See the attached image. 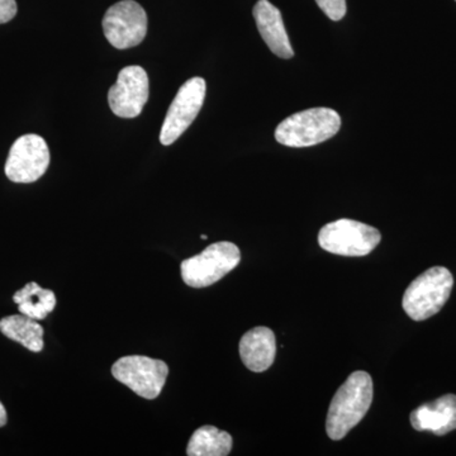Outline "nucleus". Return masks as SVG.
Masks as SVG:
<instances>
[{
    "instance_id": "nucleus-1",
    "label": "nucleus",
    "mask_w": 456,
    "mask_h": 456,
    "mask_svg": "<svg viewBox=\"0 0 456 456\" xmlns=\"http://www.w3.org/2000/svg\"><path fill=\"white\" fill-rule=\"evenodd\" d=\"M373 380L365 371H355L336 392L327 413L326 431L338 441L367 415L373 402Z\"/></svg>"
},
{
    "instance_id": "nucleus-2",
    "label": "nucleus",
    "mask_w": 456,
    "mask_h": 456,
    "mask_svg": "<svg viewBox=\"0 0 456 456\" xmlns=\"http://www.w3.org/2000/svg\"><path fill=\"white\" fill-rule=\"evenodd\" d=\"M341 127L338 113L320 107L294 113L275 130V139L288 147H310L334 137Z\"/></svg>"
},
{
    "instance_id": "nucleus-3",
    "label": "nucleus",
    "mask_w": 456,
    "mask_h": 456,
    "mask_svg": "<svg viewBox=\"0 0 456 456\" xmlns=\"http://www.w3.org/2000/svg\"><path fill=\"white\" fill-rule=\"evenodd\" d=\"M454 278L448 269L434 266L412 281L404 292L403 310L415 321L439 314L452 294Z\"/></svg>"
},
{
    "instance_id": "nucleus-4",
    "label": "nucleus",
    "mask_w": 456,
    "mask_h": 456,
    "mask_svg": "<svg viewBox=\"0 0 456 456\" xmlns=\"http://www.w3.org/2000/svg\"><path fill=\"white\" fill-rule=\"evenodd\" d=\"M241 261V253L232 242L209 245L203 253L189 257L180 265L183 281L191 288H206L217 283Z\"/></svg>"
},
{
    "instance_id": "nucleus-5",
    "label": "nucleus",
    "mask_w": 456,
    "mask_h": 456,
    "mask_svg": "<svg viewBox=\"0 0 456 456\" xmlns=\"http://www.w3.org/2000/svg\"><path fill=\"white\" fill-rule=\"evenodd\" d=\"M380 240L382 235L377 228L347 218L325 224L318 233V244L323 250L349 257L370 254Z\"/></svg>"
},
{
    "instance_id": "nucleus-6",
    "label": "nucleus",
    "mask_w": 456,
    "mask_h": 456,
    "mask_svg": "<svg viewBox=\"0 0 456 456\" xmlns=\"http://www.w3.org/2000/svg\"><path fill=\"white\" fill-rule=\"evenodd\" d=\"M112 374L140 397L155 399L163 391L169 367L163 360L131 355L117 360Z\"/></svg>"
},
{
    "instance_id": "nucleus-7",
    "label": "nucleus",
    "mask_w": 456,
    "mask_h": 456,
    "mask_svg": "<svg viewBox=\"0 0 456 456\" xmlns=\"http://www.w3.org/2000/svg\"><path fill=\"white\" fill-rule=\"evenodd\" d=\"M206 89V80L200 77H191L180 86L161 128L160 142L164 146L173 145L197 118L203 107Z\"/></svg>"
},
{
    "instance_id": "nucleus-8",
    "label": "nucleus",
    "mask_w": 456,
    "mask_h": 456,
    "mask_svg": "<svg viewBox=\"0 0 456 456\" xmlns=\"http://www.w3.org/2000/svg\"><path fill=\"white\" fill-rule=\"evenodd\" d=\"M103 31L113 47L127 50L145 40L147 14L134 0H122L108 9L103 18Z\"/></svg>"
},
{
    "instance_id": "nucleus-9",
    "label": "nucleus",
    "mask_w": 456,
    "mask_h": 456,
    "mask_svg": "<svg viewBox=\"0 0 456 456\" xmlns=\"http://www.w3.org/2000/svg\"><path fill=\"white\" fill-rule=\"evenodd\" d=\"M50 150L38 134H23L13 143L5 163V175L13 183L28 184L46 173Z\"/></svg>"
},
{
    "instance_id": "nucleus-10",
    "label": "nucleus",
    "mask_w": 456,
    "mask_h": 456,
    "mask_svg": "<svg viewBox=\"0 0 456 456\" xmlns=\"http://www.w3.org/2000/svg\"><path fill=\"white\" fill-rule=\"evenodd\" d=\"M150 84L145 69L127 66L118 74V79L108 93V103L116 116L134 118L140 116L149 101Z\"/></svg>"
},
{
    "instance_id": "nucleus-11",
    "label": "nucleus",
    "mask_w": 456,
    "mask_h": 456,
    "mask_svg": "<svg viewBox=\"0 0 456 456\" xmlns=\"http://www.w3.org/2000/svg\"><path fill=\"white\" fill-rule=\"evenodd\" d=\"M257 29L270 51L281 59H292L294 50L285 31L281 11L269 0H259L254 7Z\"/></svg>"
},
{
    "instance_id": "nucleus-12",
    "label": "nucleus",
    "mask_w": 456,
    "mask_h": 456,
    "mask_svg": "<svg viewBox=\"0 0 456 456\" xmlns=\"http://www.w3.org/2000/svg\"><path fill=\"white\" fill-rule=\"evenodd\" d=\"M411 425L417 431H430L437 436L456 430V395H443L416 408L411 413Z\"/></svg>"
},
{
    "instance_id": "nucleus-13",
    "label": "nucleus",
    "mask_w": 456,
    "mask_h": 456,
    "mask_svg": "<svg viewBox=\"0 0 456 456\" xmlns=\"http://www.w3.org/2000/svg\"><path fill=\"white\" fill-rule=\"evenodd\" d=\"M277 355L275 335L268 327H255L240 341V356L248 370L263 373L268 370Z\"/></svg>"
},
{
    "instance_id": "nucleus-14",
    "label": "nucleus",
    "mask_w": 456,
    "mask_h": 456,
    "mask_svg": "<svg viewBox=\"0 0 456 456\" xmlns=\"http://www.w3.org/2000/svg\"><path fill=\"white\" fill-rule=\"evenodd\" d=\"M0 331L33 353H40L44 349V329L37 321L25 314L2 318Z\"/></svg>"
},
{
    "instance_id": "nucleus-15",
    "label": "nucleus",
    "mask_w": 456,
    "mask_h": 456,
    "mask_svg": "<svg viewBox=\"0 0 456 456\" xmlns=\"http://www.w3.org/2000/svg\"><path fill=\"white\" fill-rule=\"evenodd\" d=\"M14 303L22 314L33 320H45L56 307V296L53 290L44 289L31 281L13 296Z\"/></svg>"
},
{
    "instance_id": "nucleus-16",
    "label": "nucleus",
    "mask_w": 456,
    "mask_h": 456,
    "mask_svg": "<svg viewBox=\"0 0 456 456\" xmlns=\"http://www.w3.org/2000/svg\"><path fill=\"white\" fill-rule=\"evenodd\" d=\"M232 436L215 426H203L189 440V456H226L232 449Z\"/></svg>"
},
{
    "instance_id": "nucleus-17",
    "label": "nucleus",
    "mask_w": 456,
    "mask_h": 456,
    "mask_svg": "<svg viewBox=\"0 0 456 456\" xmlns=\"http://www.w3.org/2000/svg\"><path fill=\"white\" fill-rule=\"evenodd\" d=\"M318 7L330 20H341L346 14V0H316Z\"/></svg>"
},
{
    "instance_id": "nucleus-18",
    "label": "nucleus",
    "mask_w": 456,
    "mask_h": 456,
    "mask_svg": "<svg viewBox=\"0 0 456 456\" xmlns=\"http://www.w3.org/2000/svg\"><path fill=\"white\" fill-rule=\"evenodd\" d=\"M16 0H0V25L8 23L17 14Z\"/></svg>"
},
{
    "instance_id": "nucleus-19",
    "label": "nucleus",
    "mask_w": 456,
    "mask_h": 456,
    "mask_svg": "<svg viewBox=\"0 0 456 456\" xmlns=\"http://www.w3.org/2000/svg\"><path fill=\"white\" fill-rule=\"evenodd\" d=\"M8 421V416H7V410H5V407L3 406L2 402H0V428H3V426H5Z\"/></svg>"
},
{
    "instance_id": "nucleus-20",
    "label": "nucleus",
    "mask_w": 456,
    "mask_h": 456,
    "mask_svg": "<svg viewBox=\"0 0 456 456\" xmlns=\"http://www.w3.org/2000/svg\"><path fill=\"white\" fill-rule=\"evenodd\" d=\"M200 239H202V240H207V235H202V236H200Z\"/></svg>"
},
{
    "instance_id": "nucleus-21",
    "label": "nucleus",
    "mask_w": 456,
    "mask_h": 456,
    "mask_svg": "<svg viewBox=\"0 0 456 456\" xmlns=\"http://www.w3.org/2000/svg\"><path fill=\"white\" fill-rule=\"evenodd\" d=\"M455 2H456V0H455Z\"/></svg>"
}]
</instances>
